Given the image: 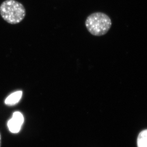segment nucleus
Returning a JSON list of instances; mask_svg holds the SVG:
<instances>
[{
    "label": "nucleus",
    "instance_id": "nucleus-2",
    "mask_svg": "<svg viewBox=\"0 0 147 147\" xmlns=\"http://www.w3.org/2000/svg\"><path fill=\"white\" fill-rule=\"evenodd\" d=\"M112 25L111 19L107 14L96 12L90 14L85 21V26L94 36H101L108 32Z\"/></svg>",
    "mask_w": 147,
    "mask_h": 147
},
{
    "label": "nucleus",
    "instance_id": "nucleus-4",
    "mask_svg": "<svg viewBox=\"0 0 147 147\" xmlns=\"http://www.w3.org/2000/svg\"><path fill=\"white\" fill-rule=\"evenodd\" d=\"M22 92L21 90L12 93L5 100V103L7 105L13 106L16 104L22 97Z\"/></svg>",
    "mask_w": 147,
    "mask_h": 147
},
{
    "label": "nucleus",
    "instance_id": "nucleus-1",
    "mask_svg": "<svg viewBox=\"0 0 147 147\" xmlns=\"http://www.w3.org/2000/svg\"><path fill=\"white\" fill-rule=\"evenodd\" d=\"M0 14L4 21L11 24L21 22L26 16V10L15 0H6L0 6Z\"/></svg>",
    "mask_w": 147,
    "mask_h": 147
},
{
    "label": "nucleus",
    "instance_id": "nucleus-5",
    "mask_svg": "<svg viewBox=\"0 0 147 147\" xmlns=\"http://www.w3.org/2000/svg\"><path fill=\"white\" fill-rule=\"evenodd\" d=\"M137 147H147V129L139 133L137 138Z\"/></svg>",
    "mask_w": 147,
    "mask_h": 147
},
{
    "label": "nucleus",
    "instance_id": "nucleus-3",
    "mask_svg": "<svg viewBox=\"0 0 147 147\" xmlns=\"http://www.w3.org/2000/svg\"><path fill=\"white\" fill-rule=\"evenodd\" d=\"M24 116L19 111L14 113L13 117L8 122V127L10 131L14 133H18L21 130L24 123Z\"/></svg>",
    "mask_w": 147,
    "mask_h": 147
},
{
    "label": "nucleus",
    "instance_id": "nucleus-6",
    "mask_svg": "<svg viewBox=\"0 0 147 147\" xmlns=\"http://www.w3.org/2000/svg\"><path fill=\"white\" fill-rule=\"evenodd\" d=\"M1 133H0V147H1Z\"/></svg>",
    "mask_w": 147,
    "mask_h": 147
}]
</instances>
